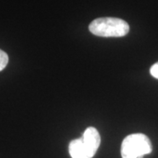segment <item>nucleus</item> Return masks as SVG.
<instances>
[{"instance_id": "nucleus-1", "label": "nucleus", "mask_w": 158, "mask_h": 158, "mask_svg": "<svg viewBox=\"0 0 158 158\" xmlns=\"http://www.w3.org/2000/svg\"><path fill=\"white\" fill-rule=\"evenodd\" d=\"M101 142L98 131L90 127L86 128L82 138L70 141L69 152L72 158H92Z\"/></svg>"}, {"instance_id": "nucleus-2", "label": "nucleus", "mask_w": 158, "mask_h": 158, "mask_svg": "<svg viewBox=\"0 0 158 158\" xmlns=\"http://www.w3.org/2000/svg\"><path fill=\"white\" fill-rule=\"evenodd\" d=\"M91 34L99 37H123L129 32V25L118 18H99L89 26Z\"/></svg>"}, {"instance_id": "nucleus-3", "label": "nucleus", "mask_w": 158, "mask_h": 158, "mask_svg": "<svg viewBox=\"0 0 158 158\" xmlns=\"http://www.w3.org/2000/svg\"><path fill=\"white\" fill-rule=\"evenodd\" d=\"M152 152V144L149 138L143 134H132L125 138L121 144L122 158H143Z\"/></svg>"}, {"instance_id": "nucleus-4", "label": "nucleus", "mask_w": 158, "mask_h": 158, "mask_svg": "<svg viewBox=\"0 0 158 158\" xmlns=\"http://www.w3.org/2000/svg\"><path fill=\"white\" fill-rule=\"evenodd\" d=\"M9 57L5 51L0 49V71H2L8 64Z\"/></svg>"}, {"instance_id": "nucleus-5", "label": "nucleus", "mask_w": 158, "mask_h": 158, "mask_svg": "<svg viewBox=\"0 0 158 158\" xmlns=\"http://www.w3.org/2000/svg\"><path fill=\"white\" fill-rule=\"evenodd\" d=\"M150 74L155 78L158 79V62L153 64V66L150 68Z\"/></svg>"}]
</instances>
